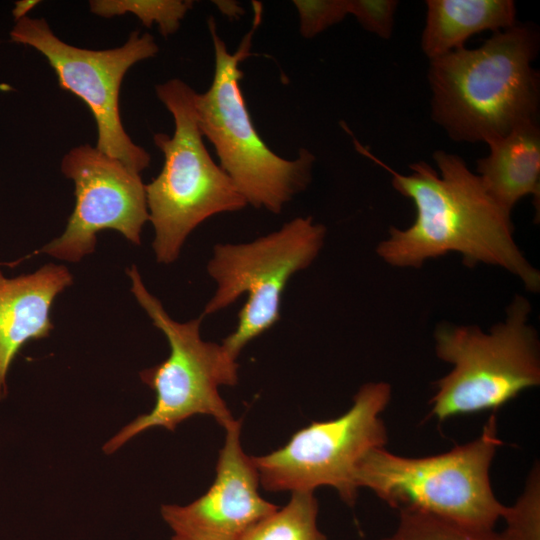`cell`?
<instances>
[{
	"mask_svg": "<svg viewBox=\"0 0 540 540\" xmlns=\"http://www.w3.org/2000/svg\"><path fill=\"white\" fill-rule=\"evenodd\" d=\"M356 149L391 175L393 188L409 198L415 219L405 229L391 227L377 255L395 267L420 268L428 259L458 253L463 263L501 267L519 278L528 291L540 290V273L518 248L511 214L487 193L479 176L458 155L438 150V170L420 161L400 174L355 138Z\"/></svg>",
	"mask_w": 540,
	"mask_h": 540,
	"instance_id": "1",
	"label": "cell"
},
{
	"mask_svg": "<svg viewBox=\"0 0 540 540\" xmlns=\"http://www.w3.org/2000/svg\"><path fill=\"white\" fill-rule=\"evenodd\" d=\"M539 48L534 28L515 24L480 47L454 50L430 60L431 117L454 141L499 139L537 122Z\"/></svg>",
	"mask_w": 540,
	"mask_h": 540,
	"instance_id": "2",
	"label": "cell"
},
{
	"mask_svg": "<svg viewBox=\"0 0 540 540\" xmlns=\"http://www.w3.org/2000/svg\"><path fill=\"white\" fill-rule=\"evenodd\" d=\"M261 21L255 5L253 25L238 49L229 52L213 18L208 20L215 65L211 85L195 95L199 128L214 146L220 167L248 205L279 214L312 179L315 156L301 148L295 159H285L264 142L249 113L240 81V63L250 55L251 42Z\"/></svg>",
	"mask_w": 540,
	"mask_h": 540,
	"instance_id": "3",
	"label": "cell"
},
{
	"mask_svg": "<svg viewBox=\"0 0 540 540\" xmlns=\"http://www.w3.org/2000/svg\"><path fill=\"white\" fill-rule=\"evenodd\" d=\"M492 414L475 440L422 458L403 457L379 447L359 462L356 487L372 490L390 507L431 515L475 530H491L508 507L495 497L490 466L498 447Z\"/></svg>",
	"mask_w": 540,
	"mask_h": 540,
	"instance_id": "4",
	"label": "cell"
},
{
	"mask_svg": "<svg viewBox=\"0 0 540 540\" xmlns=\"http://www.w3.org/2000/svg\"><path fill=\"white\" fill-rule=\"evenodd\" d=\"M155 90L171 113L175 129L172 136L160 132L153 136L164 164L158 176L145 185V193L156 260L170 264L197 226L248 204L204 144L195 111L196 92L178 78L156 85Z\"/></svg>",
	"mask_w": 540,
	"mask_h": 540,
	"instance_id": "5",
	"label": "cell"
},
{
	"mask_svg": "<svg viewBox=\"0 0 540 540\" xmlns=\"http://www.w3.org/2000/svg\"><path fill=\"white\" fill-rule=\"evenodd\" d=\"M531 305L516 295L506 318L484 332L477 325L441 324L435 351L452 370L434 383L431 415L450 417L496 410L540 384V343L529 323Z\"/></svg>",
	"mask_w": 540,
	"mask_h": 540,
	"instance_id": "6",
	"label": "cell"
},
{
	"mask_svg": "<svg viewBox=\"0 0 540 540\" xmlns=\"http://www.w3.org/2000/svg\"><path fill=\"white\" fill-rule=\"evenodd\" d=\"M127 274L131 291L155 327L168 340L170 354L166 360L140 372L143 383L156 395L152 410L138 416L103 446L112 454L136 435L153 427L174 431L181 422L195 415L211 416L226 428L235 419L219 393L220 386L238 383V363L218 343L204 341L200 315L180 323L173 320L158 298L144 286L135 265Z\"/></svg>",
	"mask_w": 540,
	"mask_h": 540,
	"instance_id": "7",
	"label": "cell"
},
{
	"mask_svg": "<svg viewBox=\"0 0 540 540\" xmlns=\"http://www.w3.org/2000/svg\"><path fill=\"white\" fill-rule=\"evenodd\" d=\"M325 236V226L315 223L312 217H296L250 242L213 247L207 272L216 289L201 316L224 310L247 294L235 330L221 343L232 359L237 361L246 345L279 321L282 295L289 280L313 263Z\"/></svg>",
	"mask_w": 540,
	"mask_h": 540,
	"instance_id": "8",
	"label": "cell"
},
{
	"mask_svg": "<svg viewBox=\"0 0 540 540\" xmlns=\"http://www.w3.org/2000/svg\"><path fill=\"white\" fill-rule=\"evenodd\" d=\"M391 393L386 382L365 383L344 414L311 422L279 449L251 456L260 484L271 492H313L330 486L346 504L354 505L358 492L354 475L359 462L369 451L387 443L380 414Z\"/></svg>",
	"mask_w": 540,
	"mask_h": 540,
	"instance_id": "9",
	"label": "cell"
},
{
	"mask_svg": "<svg viewBox=\"0 0 540 540\" xmlns=\"http://www.w3.org/2000/svg\"><path fill=\"white\" fill-rule=\"evenodd\" d=\"M14 43L44 55L62 90L80 98L97 125L96 148L140 174L150 155L126 133L119 112V91L126 72L137 62L154 57L159 48L152 35L133 31L120 47L89 50L59 39L43 18L24 17L10 31Z\"/></svg>",
	"mask_w": 540,
	"mask_h": 540,
	"instance_id": "10",
	"label": "cell"
},
{
	"mask_svg": "<svg viewBox=\"0 0 540 540\" xmlns=\"http://www.w3.org/2000/svg\"><path fill=\"white\" fill-rule=\"evenodd\" d=\"M61 170L75 184V207L62 235L37 253L78 262L94 252L96 234L106 229L141 244L149 214L140 174L88 144L71 149Z\"/></svg>",
	"mask_w": 540,
	"mask_h": 540,
	"instance_id": "11",
	"label": "cell"
},
{
	"mask_svg": "<svg viewBox=\"0 0 540 540\" xmlns=\"http://www.w3.org/2000/svg\"><path fill=\"white\" fill-rule=\"evenodd\" d=\"M225 430L216 476L207 492L187 505L161 506L164 521L179 540H241L279 508L259 494L258 471L240 441L241 421Z\"/></svg>",
	"mask_w": 540,
	"mask_h": 540,
	"instance_id": "12",
	"label": "cell"
},
{
	"mask_svg": "<svg viewBox=\"0 0 540 540\" xmlns=\"http://www.w3.org/2000/svg\"><path fill=\"white\" fill-rule=\"evenodd\" d=\"M72 281L65 266L52 263L15 278L0 271V399L7 394L6 378L15 356L27 341L49 335L53 301Z\"/></svg>",
	"mask_w": 540,
	"mask_h": 540,
	"instance_id": "13",
	"label": "cell"
},
{
	"mask_svg": "<svg viewBox=\"0 0 540 540\" xmlns=\"http://www.w3.org/2000/svg\"><path fill=\"white\" fill-rule=\"evenodd\" d=\"M490 151L477 161V175L490 197L511 214L516 203L540 197V129L538 122L521 125L488 143Z\"/></svg>",
	"mask_w": 540,
	"mask_h": 540,
	"instance_id": "14",
	"label": "cell"
},
{
	"mask_svg": "<svg viewBox=\"0 0 540 540\" xmlns=\"http://www.w3.org/2000/svg\"><path fill=\"white\" fill-rule=\"evenodd\" d=\"M426 6L421 48L430 60L463 48L479 32L495 33L516 24L512 0H427Z\"/></svg>",
	"mask_w": 540,
	"mask_h": 540,
	"instance_id": "15",
	"label": "cell"
},
{
	"mask_svg": "<svg viewBox=\"0 0 540 540\" xmlns=\"http://www.w3.org/2000/svg\"><path fill=\"white\" fill-rule=\"evenodd\" d=\"M313 492H292L289 502L252 527L241 540H327L317 526Z\"/></svg>",
	"mask_w": 540,
	"mask_h": 540,
	"instance_id": "16",
	"label": "cell"
},
{
	"mask_svg": "<svg viewBox=\"0 0 540 540\" xmlns=\"http://www.w3.org/2000/svg\"><path fill=\"white\" fill-rule=\"evenodd\" d=\"M399 514L396 530L382 540H516L507 527L502 532L475 530L416 511Z\"/></svg>",
	"mask_w": 540,
	"mask_h": 540,
	"instance_id": "17",
	"label": "cell"
},
{
	"mask_svg": "<svg viewBox=\"0 0 540 540\" xmlns=\"http://www.w3.org/2000/svg\"><path fill=\"white\" fill-rule=\"evenodd\" d=\"M192 5V1L184 0H93L89 2L91 12L98 16L110 18L131 13L148 28L157 24L164 37L178 30L181 20Z\"/></svg>",
	"mask_w": 540,
	"mask_h": 540,
	"instance_id": "18",
	"label": "cell"
},
{
	"mask_svg": "<svg viewBox=\"0 0 540 540\" xmlns=\"http://www.w3.org/2000/svg\"><path fill=\"white\" fill-rule=\"evenodd\" d=\"M299 29L304 38H313L347 15L348 0H295Z\"/></svg>",
	"mask_w": 540,
	"mask_h": 540,
	"instance_id": "19",
	"label": "cell"
},
{
	"mask_svg": "<svg viewBox=\"0 0 540 540\" xmlns=\"http://www.w3.org/2000/svg\"><path fill=\"white\" fill-rule=\"evenodd\" d=\"M397 6L395 0H348L349 14L365 30L383 39L390 38L393 33Z\"/></svg>",
	"mask_w": 540,
	"mask_h": 540,
	"instance_id": "20",
	"label": "cell"
},
{
	"mask_svg": "<svg viewBox=\"0 0 540 540\" xmlns=\"http://www.w3.org/2000/svg\"><path fill=\"white\" fill-rule=\"evenodd\" d=\"M38 3L39 1L35 0L16 1L14 8L12 9V16L15 22L26 17L27 13L30 12Z\"/></svg>",
	"mask_w": 540,
	"mask_h": 540,
	"instance_id": "21",
	"label": "cell"
},
{
	"mask_svg": "<svg viewBox=\"0 0 540 540\" xmlns=\"http://www.w3.org/2000/svg\"><path fill=\"white\" fill-rule=\"evenodd\" d=\"M215 3L219 9L229 17H237L242 13V9L234 2L216 1Z\"/></svg>",
	"mask_w": 540,
	"mask_h": 540,
	"instance_id": "22",
	"label": "cell"
},
{
	"mask_svg": "<svg viewBox=\"0 0 540 540\" xmlns=\"http://www.w3.org/2000/svg\"><path fill=\"white\" fill-rule=\"evenodd\" d=\"M171 540H179V539H177V538H175V537H172V539H171Z\"/></svg>",
	"mask_w": 540,
	"mask_h": 540,
	"instance_id": "23",
	"label": "cell"
}]
</instances>
